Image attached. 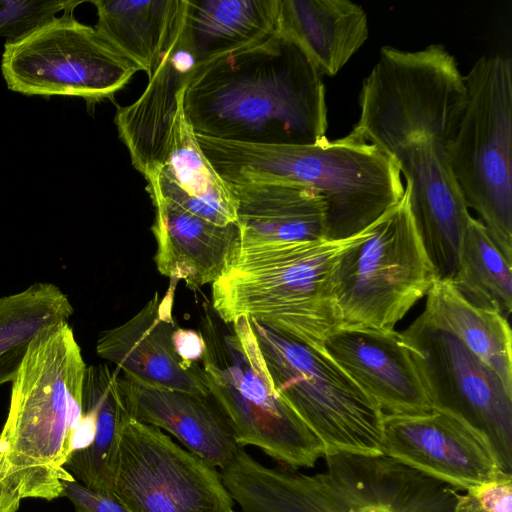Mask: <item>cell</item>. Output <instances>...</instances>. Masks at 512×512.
Listing matches in <instances>:
<instances>
[{"instance_id": "obj_28", "label": "cell", "mask_w": 512, "mask_h": 512, "mask_svg": "<svg viewBox=\"0 0 512 512\" xmlns=\"http://www.w3.org/2000/svg\"><path fill=\"white\" fill-rule=\"evenodd\" d=\"M74 310L52 283H35L0 298V385L15 378L34 337L45 327L68 322Z\"/></svg>"}, {"instance_id": "obj_25", "label": "cell", "mask_w": 512, "mask_h": 512, "mask_svg": "<svg viewBox=\"0 0 512 512\" xmlns=\"http://www.w3.org/2000/svg\"><path fill=\"white\" fill-rule=\"evenodd\" d=\"M99 35L152 77L185 8V0H93Z\"/></svg>"}, {"instance_id": "obj_31", "label": "cell", "mask_w": 512, "mask_h": 512, "mask_svg": "<svg viewBox=\"0 0 512 512\" xmlns=\"http://www.w3.org/2000/svg\"><path fill=\"white\" fill-rule=\"evenodd\" d=\"M453 512H512V474L457 492Z\"/></svg>"}, {"instance_id": "obj_30", "label": "cell", "mask_w": 512, "mask_h": 512, "mask_svg": "<svg viewBox=\"0 0 512 512\" xmlns=\"http://www.w3.org/2000/svg\"><path fill=\"white\" fill-rule=\"evenodd\" d=\"M84 2L0 0V36L8 38V41L18 39L52 20L59 12H73Z\"/></svg>"}, {"instance_id": "obj_7", "label": "cell", "mask_w": 512, "mask_h": 512, "mask_svg": "<svg viewBox=\"0 0 512 512\" xmlns=\"http://www.w3.org/2000/svg\"><path fill=\"white\" fill-rule=\"evenodd\" d=\"M467 102L455 57L442 44L417 51L383 46L359 94L350 133L389 154L413 136L453 141Z\"/></svg>"}, {"instance_id": "obj_15", "label": "cell", "mask_w": 512, "mask_h": 512, "mask_svg": "<svg viewBox=\"0 0 512 512\" xmlns=\"http://www.w3.org/2000/svg\"><path fill=\"white\" fill-rule=\"evenodd\" d=\"M382 451L457 491L508 474L484 436L441 410L384 415Z\"/></svg>"}, {"instance_id": "obj_12", "label": "cell", "mask_w": 512, "mask_h": 512, "mask_svg": "<svg viewBox=\"0 0 512 512\" xmlns=\"http://www.w3.org/2000/svg\"><path fill=\"white\" fill-rule=\"evenodd\" d=\"M432 407L479 432L512 474V392L456 336L421 313L402 333Z\"/></svg>"}, {"instance_id": "obj_9", "label": "cell", "mask_w": 512, "mask_h": 512, "mask_svg": "<svg viewBox=\"0 0 512 512\" xmlns=\"http://www.w3.org/2000/svg\"><path fill=\"white\" fill-rule=\"evenodd\" d=\"M436 280L405 187L401 200L337 259L332 289L341 327L394 329Z\"/></svg>"}, {"instance_id": "obj_4", "label": "cell", "mask_w": 512, "mask_h": 512, "mask_svg": "<svg viewBox=\"0 0 512 512\" xmlns=\"http://www.w3.org/2000/svg\"><path fill=\"white\" fill-rule=\"evenodd\" d=\"M323 457L310 475L267 468L241 448L220 477L244 512H453L460 492L384 454Z\"/></svg>"}, {"instance_id": "obj_3", "label": "cell", "mask_w": 512, "mask_h": 512, "mask_svg": "<svg viewBox=\"0 0 512 512\" xmlns=\"http://www.w3.org/2000/svg\"><path fill=\"white\" fill-rule=\"evenodd\" d=\"M227 185L290 183L307 186L325 202V239L360 234L403 197L398 162L352 133L310 145L253 144L196 135Z\"/></svg>"}, {"instance_id": "obj_27", "label": "cell", "mask_w": 512, "mask_h": 512, "mask_svg": "<svg viewBox=\"0 0 512 512\" xmlns=\"http://www.w3.org/2000/svg\"><path fill=\"white\" fill-rule=\"evenodd\" d=\"M425 317L456 336L512 392V337L508 319L474 306L450 280H436L426 295Z\"/></svg>"}, {"instance_id": "obj_2", "label": "cell", "mask_w": 512, "mask_h": 512, "mask_svg": "<svg viewBox=\"0 0 512 512\" xmlns=\"http://www.w3.org/2000/svg\"><path fill=\"white\" fill-rule=\"evenodd\" d=\"M86 364L68 322L42 329L12 380L0 432V512H17L25 499L53 501L76 450L82 421Z\"/></svg>"}, {"instance_id": "obj_6", "label": "cell", "mask_w": 512, "mask_h": 512, "mask_svg": "<svg viewBox=\"0 0 512 512\" xmlns=\"http://www.w3.org/2000/svg\"><path fill=\"white\" fill-rule=\"evenodd\" d=\"M198 331L210 396L239 446H256L292 469L314 467L325 447L276 392L251 319L226 323L205 304Z\"/></svg>"}, {"instance_id": "obj_22", "label": "cell", "mask_w": 512, "mask_h": 512, "mask_svg": "<svg viewBox=\"0 0 512 512\" xmlns=\"http://www.w3.org/2000/svg\"><path fill=\"white\" fill-rule=\"evenodd\" d=\"M237 201L239 247L325 239V202L290 183L228 185Z\"/></svg>"}, {"instance_id": "obj_10", "label": "cell", "mask_w": 512, "mask_h": 512, "mask_svg": "<svg viewBox=\"0 0 512 512\" xmlns=\"http://www.w3.org/2000/svg\"><path fill=\"white\" fill-rule=\"evenodd\" d=\"M251 324L276 392L320 439L325 455L383 454V412L337 363L321 349Z\"/></svg>"}, {"instance_id": "obj_19", "label": "cell", "mask_w": 512, "mask_h": 512, "mask_svg": "<svg viewBox=\"0 0 512 512\" xmlns=\"http://www.w3.org/2000/svg\"><path fill=\"white\" fill-rule=\"evenodd\" d=\"M149 196L155 209L151 230L157 245L154 260L159 273L183 280L191 289L212 285L239 246L237 224L219 225L157 194Z\"/></svg>"}, {"instance_id": "obj_1", "label": "cell", "mask_w": 512, "mask_h": 512, "mask_svg": "<svg viewBox=\"0 0 512 512\" xmlns=\"http://www.w3.org/2000/svg\"><path fill=\"white\" fill-rule=\"evenodd\" d=\"M322 76L291 40L271 37L196 62L183 93L197 136L273 145L326 139Z\"/></svg>"}, {"instance_id": "obj_11", "label": "cell", "mask_w": 512, "mask_h": 512, "mask_svg": "<svg viewBox=\"0 0 512 512\" xmlns=\"http://www.w3.org/2000/svg\"><path fill=\"white\" fill-rule=\"evenodd\" d=\"M138 71L73 12L7 41L1 59L9 90L28 96L80 97L89 103L112 97Z\"/></svg>"}, {"instance_id": "obj_17", "label": "cell", "mask_w": 512, "mask_h": 512, "mask_svg": "<svg viewBox=\"0 0 512 512\" xmlns=\"http://www.w3.org/2000/svg\"><path fill=\"white\" fill-rule=\"evenodd\" d=\"M323 351L384 415H420L433 410L420 372L395 329L339 327L325 339Z\"/></svg>"}, {"instance_id": "obj_24", "label": "cell", "mask_w": 512, "mask_h": 512, "mask_svg": "<svg viewBox=\"0 0 512 512\" xmlns=\"http://www.w3.org/2000/svg\"><path fill=\"white\" fill-rule=\"evenodd\" d=\"M278 32L321 76L336 75L369 36L368 18L349 0H281Z\"/></svg>"}, {"instance_id": "obj_34", "label": "cell", "mask_w": 512, "mask_h": 512, "mask_svg": "<svg viewBox=\"0 0 512 512\" xmlns=\"http://www.w3.org/2000/svg\"><path fill=\"white\" fill-rule=\"evenodd\" d=\"M230 512H234V511L232 510V511H230Z\"/></svg>"}, {"instance_id": "obj_14", "label": "cell", "mask_w": 512, "mask_h": 512, "mask_svg": "<svg viewBox=\"0 0 512 512\" xmlns=\"http://www.w3.org/2000/svg\"><path fill=\"white\" fill-rule=\"evenodd\" d=\"M449 146L433 136L418 135L391 154L404 177L410 213L437 280L455 275L471 217L452 171Z\"/></svg>"}, {"instance_id": "obj_20", "label": "cell", "mask_w": 512, "mask_h": 512, "mask_svg": "<svg viewBox=\"0 0 512 512\" xmlns=\"http://www.w3.org/2000/svg\"><path fill=\"white\" fill-rule=\"evenodd\" d=\"M143 176L148 194H157L196 216L219 225L237 223V201L213 168L184 113L183 95L160 165Z\"/></svg>"}, {"instance_id": "obj_26", "label": "cell", "mask_w": 512, "mask_h": 512, "mask_svg": "<svg viewBox=\"0 0 512 512\" xmlns=\"http://www.w3.org/2000/svg\"><path fill=\"white\" fill-rule=\"evenodd\" d=\"M281 0H186L196 61L261 42L278 31Z\"/></svg>"}, {"instance_id": "obj_29", "label": "cell", "mask_w": 512, "mask_h": 512, "mask_svg": "<svg viewBox=\"0 0 512 512\" xmlns=\"http://www.w3.org/2000/svg\"><path fill=\"white\" fill-rule=\"evenodd\" d=\"M474 306L508 319L512 311V266L483 224L470 217L459 250L458 269L450 280Z\"/></svg>"}, {"instance_id": "obj_21", "label": "cell", "mask_w": 512, "mask_h": 512, "mask_svg": "<svg viewBox=\"0 0 512 512\" xmlns=\"http://www.w3.org/2000/svg\"><path fill=\"white\" fill-rule=\"evenodd\" d=\"M122 378L133 419L164 429L210 465L226 467L242 448L209 396L144 386Z\"/></svg>"}, {"instance_id": "obj_8", "label": "cell", "mask_w": 512, "mask_h": 512, "mask_svg": "<svg viewBox=\"0 0 512 512\" xmlns=\"http://www.w3.org/2000/svg\"><path fill=\"white\" fill-rule=\"evenodd\" d=\"M467 102L449 146L465 203L500 252L512 261V64L480 57L464 75Z\"/></svg>"}, {"instance_id": "obj_16", "label": "cell", "mask_w": 512, "mask_h": 512, "mask_svg": "<svg viewBox=\"0 0 512 512\" xmlns=\"http://www.w3.org/2000/svg\"><path fill=\"white\" fill-rule=\"evenodd\" d=\"M176 284L171 279L162 299L155 293L128 321L103 331L96 352L138 384L210 396L202 366L182 360L174 346Z\"/></svg>"}, {"instance_id": "obj_32", "label": "cell", "mask_w": 512, "mask_h": 512, "mask_svg": "<svg viewBox=\"0 0 512 512\" xmlns=\"http://www.w3.org/2000/svg\"><path fill=\"white\" fill-rule=\"evenodd\" d=\"M63 496L76 512H131L114 495L90 489L76 479L63 482Z\"/></svg>"}, {"instance_id": "obj_5", "label": "cell", "mask_w": 512, "mask_h": 512, "mask_svg": "<svg viewBox=\"0 0 512 512\" xmlns=\"http://www.w3.org/2000/svg\"><path fill=\"white\" fill-rule=\"evenodd\" d=\"M364 231L344 240L238 246L212 284V309L226 323L244 315L323 350L341 327L332 289L337 259Z\"/></svg>"}, {"instance_id": "obj_23", "label": "cell", "mask_w": 512, "mask_h": 512, "mask_svg": "<svg viewBox=\"0 0 512 512\" xmlns=\"http://www.w3.org/2000/svg\"><path fill=\"white\" fill-rule=\"evenodd\" d=\"M82 412L87 423L86 444L71 454L65 469L84 486L113 495L119 441L133 419L118 372L106 364L86 367Z\"/></svg>"}, {"instance_id": "obj_13", "label": "cell", "mask_w": 512, "mask_h": 512, "mask_svg": "<svg viewBox=\"0 0 512 512\" xmlns=\"http://www.w3.org/2000/svg\"><path fill=\"white\" fill-rule=\"evenodd\" d=\"M113 495L131 512H230L233 507L214 466L135 419L119 441Z\"/></svg>"}, {"instance_id": "obj_18", "label": "cell", "mask_w": 512, "mask_h": 512, "mask_svg": "<svg viewBox=\"0 0 512 512\" xmlns=\"http://www.w3.org/2000/svg\"><path fill=\"white\" fill-rule=\"evenodd\" d=\"M185 8L143 93L118 107L115 124L136 170L144 174L166 155L174 119L196 64L185 26Z\"/></svg>"}, {"instance_id": "obj_33", "label": "cell", "mask_w": 512, "mask_h": 512, "mask_svg": "<svg viewBox=\"0 0 512 512\" xmlns=\"http://www.w3.org/2000/svg\"><path fill=\"white\" fill-rule=\"evenodd\" d=\"M173 342L176 352L182 360L188 363H202L205 344L199 331L185 328H175Z\"/></svg>"}]
</instances>
